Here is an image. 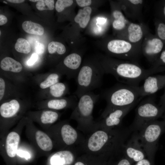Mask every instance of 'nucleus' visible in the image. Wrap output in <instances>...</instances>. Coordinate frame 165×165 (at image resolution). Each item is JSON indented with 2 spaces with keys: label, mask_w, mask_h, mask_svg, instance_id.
<instances>
[{
  "label": "nucleus",
  "mask_w": 165,
  "mask_h": 165,
  "mask_svg": "<svg viewBox=\"0 0 165 165\" xmlns=\"http://www.w3.org/2000/svg\"><path fill=\"white\" fill-rule=\"evenodd\" d=\"M27 122H20L11 131L0 139L1 153L10 159L17 155L20 140L21 133Z\"/></svg>",
  "instance_id": "1a4fd4ad"
},
{
  "label": "nucleus",
  "mask_w": 165,
  "mask_h": 165,
  "mask_svg": "<svg viewBox=\"0 0 165 165\" xmlns=\"http://www.w3.org/2000/svg\"><path fill=\"white\" fill-rule=\"evenodd\" d=\"M162 116L163 117V120L164 121V122L165 123V111L164 112Z\"/></svg>",
  "instance_id": "c03bdc74"
},
{
  "label": "nucleus",
  "mask_w": 165,
  "mask_h": 165,
  "mask_svg": "<svg viewBox=\"0 0 165 165\" xmlns=\"http://www.w3.org/2000/svg\"><path fill=\"white\" fill-rule=\"evenodd\" d=\"M75 1L77 5L81 8L96 6L95 5H97L96 2H98L91 0H76Z\"/></svg>",
  "instance_id": "473e14b6"
},
{
  "label": "nucleus",
  "mask_w": 165,
  "mask_h": 165,
  "mask_svg": "<svg viewBox=\"0 0 165 165\" xmlns=\"http://www.w3.org/2000/svg\"><path fill=\"white\" fill-rule=\"evenodd\" d=\"M75 0H58L55 4V9L58 13L62 12L64 9L76 4Z\"/></svg>",
  "instance_id": "c756f323"
},
{
  "label": "nucleus",
  "mask_w": 165,
  "mask_h": 165,
  "mask_svg": "<svg viewBox=\"0 0 165 165\" xmlns=\"http://www.w3.org/2000/svg\"><path fill=\"white\" fill-rule=\"evenodd\" d=\"M37 9L40 11L52 10L55 8L54 1L53 0H39L36 4Z\"/></svg>",
  "instance_id": "c85d7f7f"
},
{
  "label": "nucleus",
  "mask_w": 165,
  "mask_h": 165,
  "mask_svg": "<svg viewBox=\"0 0 165 165\" xmlns=\"http://www.w3.org/2000/svg\"><path fill=\"white\" fill-rule=\"evenodd\" d=\"M134 132L148 159L152 165H154V156L158 141L165 132L164 122L163 120H155L145 124Z\"/></svg>",
  "instance_id": "39448f33"
},
{
  "label": "nucleus",
  "mask_w": 165,
  "mask_h": 165,
  "mask_svg": "<svg viewBox=\"0 0 165 165\" xmlns=\"http://www.w3.org/2000/svg\"><path fill=\"white\" fill-rule=\"evenodd\" d=\"M0 35H1V31H0Z\"/></svg>",
  "instance_id": "de8ad7c7"
},
{
  "label": "nucleus",
  "mask_w": 165,
  "mask_h": 165,
  "mask_svg": "<svg viewBox=\"0 0 165 165\" xmlns=\"http://www.w3.org/2000/svg\"><path fill=\"white\" fill-rule=\"evenodd\" d=\"M158 105L165 111V87L164 92L160 97Z\"/></svg>",
  "instance_id": "4c0bfd02"
},
{
  "label": "nucleus",
  "mask_w": 165,
  "mask_h": 165,
  "mask_svg": "<svg viewBox=\"0 0 165 165\" xmlns=\"http://www.w3.org/2000/svg\"><path fill=\"white\" fill-rule=\"evenodd\" d=\"M163 13L164 16L165 17V4L164 6L163 9Z\"/></svg>",
  "instance_id": "37998d69"
},
{
  "label": "nucleus",
  "mask_w": 165,
  "mask_h": 165,
  "mask_svg": "<svg viewBox=\"0 0 165 165\" xmlns=\"http://www.w3.org/2000/svg\"><path fill=\"white\" fill-rule=\"evenodd\" d=\"M35 49L37 54H42L45 51V46L43 44L37 41L35 42Z\"/></svg>",
  "instance_id": "72a5a7b5"
},
{
  "label": "nucleus",
  "mask_w": 165,
  "mask_h": 165,
  "mask_svg": "<svg viewBox=\"0 0 165 165\" xmlns=\"http://www.w3.org/2000/svg\"><path fill=\"white\" fill-rule=\"evenodd\" d=\"M151 67H160L165 69V49L162 51L156 61Z\"/></svg>",
  "instance_id": "2f4dec72"
},
{
  "label": "nucleus",
  "mask_w": 165,
  "mask_h": 165,
  "mask_svg": "<svg viewBox=\"0 0 165 165\" xmlns=\"http://www.w3.org/2000/svg\"><path fill=\"white\" fill-rule=\"evenodd\" d=\"M48 49L50 54L57 53L58 55H63L66 52V50L65 46L62 43L52 41L48 45Z\"/></svg>",
  "instance_id": "a878e982"
},
{
  "label": "nucleus",
  "mask_w": 165,
  "mask_h": 165,
  "mask_svg": "<svg viewBox=\"0 0 165 165\" xmlns=\"http://www.w3.org/2000/svg\"><path fill=\"white\" fill-rule=\"evenodd\" d=\"M105 72L113 75L123 84L138 86L148 76L164 71L160 67L146 69L138 63L112 57L106 55H97Z\"/></svg>",
  "instance_id": "f257e3e1"
},
{
  "label": "nucleus",
  "mask_w": 165,
  "mask_h": 165,
  "mask_svg": "<svg viewBox=\"0 0 165 165\" xmlns=\"http://www.w3.org/2000/svg\"><path fill=\"white\" fill-rule=\"evenodd\" d=\"M134 104L127 106L115 108L105 110L102 115V125L104 129L111 130L119 126L123 117L135 106Z\"/></svg>",
  "instance_id": "f8f14e48"
},
{
  "label": "nucleus",
  "mask_w": 165,
  "mask_h": 165,
  "mask_svg": "<svg viewBox=\"0 0 165 165\" xmlns=\"http://www.w3.org/2000/svg\"><path fill=\"white\" fill-rule=\"evenodd\" d=\"M8 21L7 18L4 15H0V25L2 26L6 24Z\"/></svg>",
  "instance_id": "ea45409f"
},
{
  "label": "nucleus",
  "mask_w": 165,
  "mask_h": 165,
  "mask_svg": "<svg viewBox=\"0 0 165 165\" xmlns=\"http://www.w3.org/2000/svg\"><path fill=\"white\" fill-rule=\"evenodd\" d=\"M148 29L143 23L137 24L130 22L126 30L116 37L133 44H141L145 35Z\"/></svg>",
  "instance_id": "2eb2a0df"
},
{
  "label": "nucleus",
  "mask_w": 165,
  "mask_h": 165,
  "mask_svg": "<svg viewBox=\"0 0 165 165\" xmlns=\"http://www.w3.org/2000/svg\"><path fill=\"white\" fill-rule=\"evenodd\" d=\"M121 8L128 17L142 21L141 9L144 1L141 0H120L118 1Z\"/></svg>",
  "instance_id": "f3484780"
},
{
  "label": "nucleus",
  "mask_w": 165,
  "mask_h": 165,
  "mask_svg": "<svg viewBox=\"0 0 165 165\" xmlns=\"http://www.w3.org/2000/svg\"><path fill=\"white\" fill-rule=\"evenodd\" d=\"M83 52L75 50V52L66 56L63 64L66 68L67 74L70 78L75 79L82 63Z\"/></svg>",
  "instance_id": "a211bd4d"
},
{
  "label": "nucleus",
  "mask_w": 165,
  "mask_h": 165,
  "mask_svg": "<svg viewBox=\"0 0 165 165\" xmlns=\"http://www.w3.org/2000/svg\"><path fill=\"white\" fill-rule=\"evenodd\" d=\"M5 88V81L2 78H0V100L2 99L4 95Z\"/></svg>",
  "instance_id": "e433bc0d"
},
{
  "label": "nucleus",
  "mask_w": 165,
  "mask_h": 165,
  "mask_svg": "<svg viewBox=\"0 0 165 165\" xmlns=\"http://www.w3.org/2000/svg\"><path fill=\"white\" fill-rule=\"evenodd\" d=\"M102 96L107 103L105 110L137 104L142 98L140 95L139 86L123 84H116L106 90Z\"/></svg>",
  "instance_id": "20e7f679"
},
{
  "label": "nucleus",
  "mask_w": 165,
  "mask_h": 165,
  "mask_svg": "<svg viewBox=\"0 0 165 165\" xmlns=\"http://www.w3.org/2000/svg\"><path fill=\"white\" fill-rule=\"evenodd\" d=\"M74 156L68 150H63L57 152L50 157V165H70L73 163Z\"/></svg>",
  "instance_id": "6ab92c4d"
},
{
  "label": "nucleus",
  "mask_w": 165,
  "mask_h": 165,
  "mask_svg": "<svg viewBox=\"0 0 165 165\" xmlns=\"http://www.w3.org/2000/svg\"><path fill=\"white\" fill-rule=\"evenodd\" d=\"M133 165H152L150 161L147 158H145L138 162Z\"/></svg>",
  "instance_id": "58836bf2"
},
{
  "label": "nucleus",
  "mask_w": 165,
  "mask_h": 165,
  "mask_svg": "<svg viewBox=\"0 0 165 165\" xmlns=\"http://www.w3.org/2000/svg\"><path fill=\"white\" fill-rule=\"evenodd\" d=\"M17 155L21 157H24L27 160L29 159L31 157V155L29 152L25 150L18 149Z\"/></svg>",
  "instance_id": "f704fd0d"
},
{
  "label": "nucleus",
  "mask_w": 165,
  "mask_h": 165,
  "mask_svg": "<svg viewBox=\"0 0 165 165\" xmlns=\"http://www.w3.org/2000/svg\"><path fill=\"white\" fill-rule=\"evenodd\" d=\"M3 2H5L6 3H7L6 2H5V1Z\"/></svg>",
  "instance_id": "49530a36"
},
{
  "label": "nucleus",
  "mask_w": 165,
  "mask_h": 165,
  "mask_svg": "<svg viewBox=\"0 0 165 165\" xmlns=\"http://www.w3.org/2000/svg\"><path fill=\"white\" fill-rule=\"evenodd\" d=\"M78 98L74 95L67 99L62 98L51 100L48 101L47 106L48 108L54 110H61L68 107L74 109L78 101Z\"/></svg>",
  "instance_id": "aec40b11"
},
{
  "label": "nucleus",
  "mask_w": 165,
  "mask_h": 165,
  "mask_svg": "<svg viewBox=\"0 0 165 165\" xmlns=\"http://www.w3.org/2000/svg\"><path fill=\"white\" fill-rule=\"evenodd\" d=\"M92 8L88 6L79 9L75 17L72 19L71 27L72 44L75 46V50L82 42L81 32L88 25L91 18Z\"/></svg>",
  "instance_id": "9d476101"
},
{
  "label": "nucleus",
  "mask_w": 165,
  "mask_h": 165,
  "mask_svg": "<svg viewBox=\"0 0 165 165\" xmlns=\"http://www.w3.org/2000/svg\"><path fill=\"white\" fill-rule=\"evenodd\" d=\"M141 44H135L116 37H106L101 43L105 55L114 58L138 63L142 54Z\"/></svg>",
  "instance_id": "7ed1b4c3"
},
{
  "label": "nucleus",
  "mask_w": 165,
  "mask_h": 165,
  "mask_svg": "<svg viewBox=\"0 0 165 165\" xmlns=\"http://www.w3.org/2000/svg\"><path fill=\"white\" fill-rule=\"evenodd\" d=\"M74 165H85L83 163L81 162H76Z\"/></svg>",
  "instance_id": "79ce46f5"
},
{
  "label": "nucleus",
  "mask_w": 165,
  "mask_h": 165,
  "mask_svg": "<svg viewBox=\"0 0 165 165\" xmlns=\"http://www.w3.org/2000/svg\"><path fill=\"white\" fill-rule=\"evenodd\" d=\"M38 58V55L37 53H33L30 59L27 61V64L29 66L33 65L37 61Z\"/></svg>",
  "instance_id": "c9c22d12"
},
{
  "label": "nucleus",
  "mask_w": 165,
  "mask_h": 165,
  "mask_svg": "<svg viewBox=\"0 0 165 165\" xmlns=\"http://www.w3.org/2000/svg\"><path fill=\"white\" fill-rule=\"evenodd\" d=\"M59 117L58 113L52 111H43L40 117V123L41 127L45 130L49 128L50 125L55 122Z\"/></svg>",
  "instance_id": "4be33fe9"
},
{
  "label": "nucleus",
  "mask_w": 165,
  "mask_h": 165,
  "mask_svg": "<svg viewBox=\"0 0 165 165\" xmlns=\"http://www.w3.org/2000/svg\"><path fill=\"white\" fill-rule=\"evenodd\" d=\"M165 87V74L152 75L144 79L143 84L139 86L141 96L153 94Z\"/></svg>",
  "instance_id": "dca6fc26"
},
{
  "label": "nucleus",
  "mask_w": 165,
  "mask_h": 165,
  "mask_svg": "<svg viewBox=\"0 0 165 165\" xmlns=\"http://www.w3.org/2000/svg\"><path fill=\"white\" fill-rule=\"evenodd\" d=\"M59 77V75L57 73H53L50 74L44 81L40 84V87L42 89L50 87L58 82Z\"/></svg>",
  "instance_id": "cd10ccee"
},
{
  "label": "nucleus",
  "mask_w": 165,
  "mask_h": 165,
  "mask_svg": "<svg viewBox=\"0 0 165 165\" xmlns=\"http://www.w3.org/2000/svg\"><path fill=\"white\" fill-rule=\"evenodd\" d=\"M25 127L27 138L37 152H51L53 142L47 133L38 129L31 122H27Z\"/></svg>",
  "instance_id": "6e6552de"
},
{
  "label": "nucleus",
  "mask_w": 165,
  "mask_h": 165,
  "mask_svg": "<svg viewBox=\"0 0 165 165\" xmlns=\"http://www.w3.org/2000/svg\"><path fill=\"white\" fill-rule=\"evenodd\" d=\"M15 48L18 52L28 54L31 51V46L28 41L23 38H18L15 44Z\"/></svg>",
  "instance_id": "bb28decb"
},
{
  "label": "nucleus",
  "mask_w": 165,
  "mask_h": 165,
  "mask_svg": "<svg viewBox=\"0 0 165 165\" xmlns=\"http://www.w3.org/2000/svg\"><path fill=\"white\" fill-rule=\"evenodd\" d=\"M60 137L63 144L67 146L71 145L76 141L78 134L71 125L65 123L62 125L59 130Z\"/></svg>",
  "instance_id": "412c9836"
},
{
  "label": "nucleus",
  "mask_w": 165,
  "mask_h": 165,
  "mask_svg": "<svg viewBox=\"0 0 165 165\" xmlns=\"http://www.w3.org/2000/svg\"><path fill=\"white\" fill-rule=\"evenodd\" d=\"M0 67L4 71L15 73L20 72L23 68L19 62L9 57H6L1 61Z\"/></svg>",
  "instance_id": "5701e85b"
},
{
  "label": "nucleus",
  "mask_w": 165,
  "mask_h": 165,
  "mask_svg": "<svg viewBox=\"0 0 165 165\" xmlns=\"http://www.w3.org/2000/svg\"><path fill=\"white\" fill-rule=\"evenodd\" d=\"M164 112L163 109L156 103L153 98L148 97L140 102L136 108L135 117L130 129L137 131L145 124L157 120Z\"/></svg>",
  "instance_id": "423d86ee"
},
{
  "label": "nucleus",
  "mask_w": 165,
  "mask_h": 165,
  "mask_svg": "<svg viewBox=\"0 0 165 165\" xmlns=\"http://www.w3.org/2000/svg\"><path fill=\"white\" fill-rule=\"evenodd\" d=\"M50 89L51 95L56 98L62 97L68 91L67 87L62 82H58L50 86Z\"/></svg>",
  "instance_id": "393cba45"
},
{
  "label": "nucleus",
  "mask_w": 165,
  "mask_h": 165,
  "mask_svg": "<svg viewBox=\"0 0 165 165\" xmlns=\"http://www.w3.org/2000/svg\"><path fill=\"white\" fill-rule=\"evenodd\" d=\"M125 156L133 163L138 162L147 157L135 132L124 144L123 149Z\"/></svg>",
  "instance_id": "4468645a"
},
{
  "label": "nucleus",
  "mask_w": 165,
  "mask_h": 165,
  "mask_svg": "<svg viewBox=\"0 0 165 165\" xmlns=\"http://www.w3.org/2000/svg\"><path fill=\"white\" fill-rule=\"evenodd\" d=\"M162 40L149 31H146L142 40L141 50L142 54L152 65L156 60L163 47Z\"/></svg>",
  "instance_id": "9b49d317"
},
{
  "label": "nucleus",
  "mask_w": 165,
  "mask_h": 165,
  "mask_svg": "<svg viewBox=\"0 0 165 165\" xmlns=\"http://www.w3.org/2000/svg\"><path fill=\"white\" fill-rule=\"evenodd\" d=\"M156 35L162 41L165 40V23L155 20Z\"/></svg>",
  "instance_id": "7c9ffc66"
},
{
  "label": "nucleus",
  "mask_w": 165,
  "mask_h": 165,
  "mask_svg": "<svg viewBox=\"0 0 165 165\" xmlns=\"http://www.w3.org/2000/svg\"><path fill=\"white\" fill-rule=\"evenodd\" d=\"M100 97V94L92 91L86 93L79 98L71 116L80 124H88L93 123L92 113L94 105Z\"/></svg>",
  "instance_id": "0eeeda50"
},
{
  "label": "nucleus",
  "mask_w": 165,
  "mask_h": 165,
  "mask_svg": "<svg viewBox=\"0 0 165 165\" xmlns=\"http://www.w3.org/2000/svg\"><path fill=\"white\" fill-rule=\"evenodd\" d=\"M30 1H31V2H38L39 1V0H29Z\"/></svg>",
  "instance_id": "a18cd8bd"
},
{
  "label": "nucleus",
  "mask_w": 165,
  "mask_h": 165,
  "mask_svg": "<svg viewBox=\"0 0 165 165\" xmlns=\"http://www.w3.org/2000/svg\"><path fill=\"white\" fill-rule=\"evenodd\" d=\"M22 28L26 32L30 34L42 35L44 32V28L41 25L30 21L24 22Z\"/></svg>",
  "instance_id": "b1692460"
},
{
  "label": "nucleus",
  "mask_w": 165,
  "mask_h": 165,
  "mask_svg": "<svg viewBox=\"0 0 165 165\" xmlns=\"http://www.w3.org/2000/svg\"><path fill=\"white\" fill-rule=\"evenodd\" d=\"M105 74L97 55L86 58L75 79L77 87L74 95L79 98L84 94L100 87Z\"/></svg>",
  "instance_id": "f03ea898"
},
{
  "label": "nucleus",
  "mask_w": 165,
  "mask_h": 165,
  "mask_svg": "<svg viewBox=\"0 0 165 165\" xmlns=\"http://www.w3.org/2000/svg\"><path fill=\"white\" fill-rule=\"evenodd\" d=\"M111 19L114 34L117 37L126 30L130 22L124 16L118 1H111Z\"/></svg>",
  "instance_id": "ddd939ff"
},
{
  "label": "nucleus",
  "mask_w": 165,
  "mask_h": 165,
  "mask_svg": "<svg viewBox=\"0 0 165 165\" xmlns=\"http://www.w3.org/2000/svg\"><path fill=\"white\" fill-rule=\"evenodd\" d=\"M7 1L15 3H20L23 2L25 0H7Z\"/></svg>",
  "instance_id": "a19ab883"
}]
</instances>
